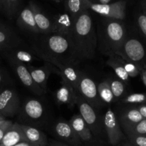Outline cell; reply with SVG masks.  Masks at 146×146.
Returning <instances> with one entry per match:
<instances>
[{
    "label": "cell",
    "instance_id": "ba28073f",
    "mask_svg": "<svg viewBox=\"0 0 146 146\" xmlns=\"http://www.w3.org/2000/svg\"><path fill=\"white\" fill-rule=\"evenodd\" d=\"M86 9L87 10H92L107 19L122 21L125 18L126 1L122 0L113 4H101L92 3L87 0Z\"/></svg>",
    "mask_w": 146,
    "mask_h": 146
},
{
    "label": "cell",
    "instance_id": "d590c367",
    "mask_svg": "<svg viewBox=\"0 0 146 146\" xmlns=\"http://www.w3.org/2000/svg\"><path fill=\"white\" fill-rule=\"evenodd\" d=\"M47 146H71L68 144L65 143L60 142V141H55V140H51L49 142H48V145Z\"/></svg>",
    "mask_w": 146,
    "mask_h": 146
},
{
    "label": "cell",
    "instance_id": "681fc988",
    "mask_svg": "<svg viewBox=\"0 0 146 146\" xmlns=\"http://www.w3.org/2000/svg\"><path fill=\"white\" fill-rule=\"evenodd\" d=\"M0 116H2V115H0Z\"/></svg>",
    "mask_w": 146,
    "mask_h": 146
},
{
    "label": "cell",
    "instance_id": "ac0fdd59",
    "mask_svg": "<svg viewBox=\"0 0 146 146\" xmlns=\"http://www.w3.org/2000/svg\"><path fill=\"white\" fill-rule=\"evenodd\" d=\"M117 118L121 129L124 133L144 119L137 108H129L123 110Z\"/></svg>",
    "mask_w": 146,
    "mask_h": 146
},
{
    "label": "cell",
    "instance_id": "cb8c5ba5",
    "mask_svg": "<svg viewBox=\"0 0 146 146\" xmlns=\"http://www.w3.org/2000/svg\"><path fill=\"white\" fill-rule=\"evenodd\" d=\"M23 41L11 28L6 26H0V50L23 44Z\"/></svg>",
    "mask_w": 146,
    "mask_h": 146
},
{
    "label": "cell",
    "instance_id": "ee69618b",
    "mask_svg": "<svg viewBox=\"0 0 146 146\" xmlns=\"http://www.w3.org/2000/svg\"><path fill=\"white\" fill-rule=\"evenodd\" d=\"M143 14L146 15V7H143Z\"/></svg>",
    "mask_w": 146,
    "mask_h": 146
},
{
    "label": "cell",
    "instance_id": "5bb4252c",
    "mask_svg": "<svg viewBox=\"0 0 146 146\" xmlns=\"http://www.w3.org/2000/svg\"><path fill=\"white\" fill-rule=\"evenodd\" d=\"M13 70L14 73L18 77L20 82L24 86L27 88H28L30 91L34 93L37 96L44 95L46 94L35 82L31 77L27 65L23 64H18V63H11Z\"/></svg>",
    "mask_w": 146,
    "mask_h": 146
},
{
    "label": "cell",
    "instance_id": "d6986e66",
    "mask_svg": "<svg viewBox=\"0 0 146 146\" xmlns=\"http://www.w3.org/2000/svg\"><path fill=\"white\" fill-rule=\"evenodd\" d=\"M17 24L23 31L30 32L35 35L40 34L34 20L33 11L29 6L24 8L20 12L17 19Z\"/></svg>",
    "mask_w": 146,
    "mask_h": 146
},
{
    "label": "cell",
    "instance_id": "30bf717a",
    "mask_svg": "<svg viewBox=\"0 0 146 146\" xmlns=\"http://www.w3.org/2000/svg\"><path fill=\"white\" fill-rule=\"evenodd\" d=\"M4 54L8 58L9 63H18L25 65L31 64L40 59L34 53L31 48H29L24 43L9 47L3 50Z\"/></svg>",
    "mask_w": 146,
    "mask_h": 146
},
{
    "label": "cell",
    "instance_id": "4dcf8cb0",
    "mask_svg": "<svg viewBox=\"0 0 146 146\" xmlns=\"http://www.w3.org/2000/svg\"><path fill=\"white\" fill-rule=\"evenodd\" d=\"M125 135H135L146 136V119H143L138 123L134 125L125 132Z\"/></svg>",
    "mask_w": 146,
    "mask_h": 146
},
{
    "label": "cell",
    "instance_id": "4316f807",
    "mask_svg": "<svg viewBox=\"0 0 146 146\" xmlns=\"http://www.w3.org/2000/svg\"><path fill=\"white\" fill-rule=\"evenodd\" d=\"M97 88L98 96L104 105H110L115 102L108 78L103 80L101 82L97 84Z\"/></svg>",
    "mask_w": 146,
    "mask_h": 146
},
{
    "label": "cell",
    "instance_id": "e575fe53",
    "mask_svg": "<svg viewBox=\"0 0 146 146\" xmlns=\"http://www.w3.org/2000/svg\"><path fill=\"white\" fill-rule=\"evenodd\" d=\"M12 125L13 123L11 121H6V120L0 125V142L2 140L3 137L4 136L6 133L7 132V131L11 128Z\"/></svg>",
    "mask_w": 146,
    "mask_h": 146
},
{
    "label": "cell",
    "instance_id": "277c9868",
    "mask_svg": "<svg viewBox=\"0 0 146 146\" xmlns=\"http://www.w3.org/2000/svg\"><path fill=\"white\" fill-rule=\"evenodd\" d=\"M76 106L78 107L79 114L86 123L93 135H101L104 131V119L100 117L96 108L91 106L78 94Z\"/></svg>",
    "mask_w": 146,
    "mask_h": 146
},
{
    "label": "cell",
    "instance_id": "9a60e30c",
    "mask_svg": "<svg viewBox=\"0 0 146 146\" xmlns=\"http://www.w3.org/2000/svg\"><path fill=\"white\" fill-rule=\"evenodd\" d=\"M54 66L58 69V76H61L62 79L61 81L68 84L76 91V93L78 92V83L81 71L76 68V66L70 64L58 63L55 64Z\"/></svg>",
    "mask_w": 146,
    "mask_h": 146
},
{
    "label": "cell",
    "instance_id": "d6a6232c",
    "mask_svg": "<svg viewBox=\"0 0 146 146\" xmlns=\"http://www.w3.org/2000/svg\"><path fill=\"white\" fill-rule=\"evenodd\" d=\"M128 141L134 146H146V136L127 135Z\"/></svg>",
    "mask_w": 146,
    "mask_h": 146
},
{
    "label": "cell",
    "instance_id": "44dd1931",
    "mask_svg": "<svg viewBox=\"0 0 146 146\" xmlns=\"http://www.w3.org/2000/svg\"><path fill=\"white\" fill-rule=\"evenodd\" d=\"M27 142L34 146H47L48 139L44 133L35 127L20 123Z\"/></svg>",
    "mask_w": 146,
    "mask_h": 146
},
{
    "label": "cell",
    "instance_id": "6da1fadb",
    "mask_svg": "<svg viewBox=\"0 0 146 146\" xmlns=\"http://www.w3.org/2000/svg\"><path fill=\"white\" fill-rule=\"evenodd\" d=\"M68 41L73 58L78 64L95 57L97 34L88 10L83 11L74 20Z\"/></svg>",
    "mask_w": 146,
    "mask_h": 146
},
{
    "label": "cell",
    "instance_id": "83f0119b",
    "mask_svg": "<svg viewBox=\"0 0 146 146\" xmlns=\"http://www.w3.org/2000/svg\"><path fill=\"white\" fill-rule=\"evenodd\" d=\"M87 0H65V7L67 14L75 20L76 18L83 11L87 10Z\"/></svg>",
    "mask_w": 146,
    "mask_h": 146
},
{
    "label": "cell",
    "instance_id": "7402d4cb",
    "mask_svg": "<svg viewBox=\"0 0 146 146\" xmlns=\"http://www.w3.org/2000/svg\"><path fill=\"white\" fill-rule=\"evenodd\" d=\"M30 8L34 14V20L38 29L40 34H47L52 33V21L47 17L38 7L34 3H30Z\"/></svg>",
    "mask_w": 146,
    "mask_h": 146
},
{
    "label": "cell",
    "instance_id": "e0dca14e",
    "mask_svg": "<svg viewBox=\"0 0 146 146\" xmlns=\"http://www.w3.org/2000/svg\"><path fill=\"white\" fill-rule=\"evenodd\" d=\"M52 21V33L69 38L72 31L74 20L68 14H60L56 16Z\"/></svg>",
    "mask_w": 146,
    "mask_h": 146
},
{
    "label": "cell",
    "instance_id": "8992f818",
    "mask_svg": "<svg viewBox=\"0 0 146 146\" xmlns=\"http://www.w3.org/2000/svg\"><path fill=\"white\" fill-rule=\"evenodd\" d=\"M78 94L96 109L104 106L98 94L97 84L94 79L81 71L78 87Z\"/></svg>",
    "mask_w": 146,
    "mask_h": 146
},
{
    "label": "cell",
    "instance_id": "7a4b0ae2",
    "mask_svg": "<svg viewBox=\"0 0 146 146\" xmlns=\"http://www.w3.org/2000/svg\"><path fill=\"white\" fill-rule=\"evenodd\" d=\"M37 36L31 48L40 59L54 66L58 63L78 65L73 58L66 37L54 33Z\"/></svg>",
    "mask_w": 146,
    "mask_h": 146
},
{
    "label": "cell",
    "instance_id": "c3c4849f",
    "mask_svg": "<svg viewBox=\"0 0 146 146\" xmlns=\"http://www.w3.org/2000/svg\"><path fill=\"white\" fill-rule=\"evenodd\" d=\"M90 146H96V145H90Z\"/></svg>",
    "mask_w": 146,
    "mask_h": 146
},
{
    "label": "cell",
    "instance_id": "bcb514c9",
    "mask_svg": "<svg viewBox=\"0 0 146 146\" xmlns=\"http://www.w3.org/2000/svg\"><path fill=\"white\" fill-rule=\"evenodd\" d=\"M1 91H1V88H0V93H1Z\"/></svg>",
    "mask_w": 146,
    "mask_h": 146
},
{
    "label": "cell",
    "instance_id": "d4e9b609",
    "mask_svg": "<svg viewBox=\"0 0 146 146\" xmlns=\"http://www.w3.org/2000/svg\"><path fill=\"white\" fill-rule=\"evenodd\" d=\"M106 64L113 70L115 76L123 81L125 84H128L130 76L127 74L123 66L122 57L116 54H111V55L108 56V58L106 61Z\"/></svg>",
    "mask_w": 146,
    "mask_h": 146
},
{
    "label": "cell",
    "instance_id": "3957f363",
    "mask_svg": "<svg viewBox=\"0 0 146 146\" xmlns=\"http://www.w3.org/2000/svg\"><path fill=\"white\" fill-rule=\"evenodd\" d=\"M96 34L97 47L108 56L119 50L126 38L127 31L122 21L106 18L101 23Z\"/></svg>",
    "mask_w": 146,
    "mask_h": 146
},
{
    "label": "cell",
    "instance_id": "b9f144b4",
    "mask_svg": "<svg viewBox=\"0 0 146 146\" xmlns=\"http://www.w3.org/2000/svg\"><path fill=\"white\" fill-rule=\"evenodd\" d=\"M3 9V4H2V0H0V11Z\"/></svg>",
    "mask_w": 146,
    "mask_h": 146
},
{
    "label": "cell",
    "instance_id": "f546056e",
    "mask_svg": "<svg viewBox=\"0 0 146 146\" xmlns=\"http://www.w3.org/2000/svg\"><path fill=\"white\" fill-rule=\"evenodd\" d=\"M19 0H2L3 10L9 18H12L17 12Z\"/></svg>",
    "mask_w": 146,
    "mask_h": 146
},
{
    "label": "cell",
    "instance_id": "8fae6325",
    "mask_svg": "<svg viewBox=\"0 0 146 146\" xmlns=\"http://www.w3.org/2000/svg\"><path fill=\"white\" fill-rule=\"evenodd\" d=\"M21 101L17 91L14 88H7L0 93V115L14 116L19 113Z\"/></svg>",
    "mask_w": 146,
    "mask_h": 146
},
{
    "label": "cell",
    "instance_id": "836d02e7",
    "mask_svg": "<svg viewBox=\"0 0 146 146\" xmlns=\"http://www.w3.org/2000/svg\"><path fill=\"white\" fill-rule=\"evenodd\" d=\"M138 25L141 34L146 40V15L144 14H140L138 17Z\"/></svg>",
    "mask_w": 146,
    "mask_h": 146
},
{
    "label": "cell",
    "instance_id": "7dc6e473",
    "mask_svg": "<svg viewBox=\"0 0 146 146\" xmlns=\"http://www.w3.org/2000/svg\"><path fill=\"white\" fill-rule=\"evenodd\" d=\"M56 1H59V0H56Z\"/></svg>",
    "mask_w": 146,
    "mask_h": 146
},
{
    "label": "cell",
    "instance_id": "f35d334b",
    "mask_svg": "<svg viewBox=\"0 0 146 146\" xmlns=\"http://www.w3.org/2000/svg\"><path fill=\"white\" fill-rule=\"evenodd\" d=\"M14 146H34V145H31V143H29L27 142V141H22V142L19 143H17V145Z\"/></svg>",
    "mask_w": 146,
    "mask_h": 146
},
{
    "label": "cell",
    "instance_id": "7c38bea8",
    "mask_svg": "<svg viewBox=\"0 0 146 146\" xmlns=\"http://www.w3.org/2000/svg\"><path fill=\"white\" fill-rule=\"evenodd\" d=\"M53 132L56 138L71 146H79L82 141L77 135L68 121L59 119L56 121L52 127Z\"/></svg>",
    "mask_w": 146,
    "mask_h": 146
},
{
    "label": "cell",
    "instance_id": "8d00e7d4",
    "mask_svg": "<svg viewBox=\"0 0 146 146\" xmlns=\"http://www.w3.org/2000/svg\"><path fill=\"white\" fill-rule=\"evenodd\" d=\"M137 109L139 111L140 113L143 116V118L146 119V104H141V105L138 106L136 107Z\"/></svg>",
    "mask_w": 146,
    "mask_h": 146
},
{
    "label": "cell",
    "instance_id": "2e32d148",
    "mask_svg": "<svg viewBox=\"0 0 146 146\" xmlns=\"http://www.w3.org/2000/svg\"><path fill=\"white\" fill-rule=\"evenodd\" d=\"M78 94L70 85L61 81V86L55 91L54 98L57 105H66L70 108L76 106Z\"/></svg>",
    "mask_w": 146,
    "mask_h": 146
},
{
    "label": "cell",
    "instance_id": "f1b7e54d",
    "mask_svg": "<svg viewBox=\"0 0 146 146\" xmlns=\"http://www.w3.org/2000/svg\"><path fill=\"white\" fill-rule=\"evenodd\" d=\"M123 104H145L146 94L135 93L125 96L121 100Z\"/></svg>",
    "mask_w": 146,
    "mask_h": 146
},
{
    "label": "cell",
    "instance_id": "ffe728a7",
    "mask_svg": "<svg viewBox=\"0 0 146 146\" xmlns=\"http://www.w3.org/2000/svg\"><path fill=\"white\" fill-rule=\"evenodd\" d=\"M68 122L82 142H91L93 141L94 135L79 113L73 115Z\"/></svg>",
    "mask_w": 146,
    "mask_h": 146
},
{
    "label": "cell",
    "instance_id": "1f68e13d",
    "mask_svg": "<svg viewBox=\"0 0 146 146\" xmlns=\"http://www.w3.org/2000/svg\"><path fill=\"white\" fill-rule=\"evenodd\" d=\"M123 64L124 68H125V70L126 71L128 76L130 77H133V78L136 77L138 74H140L141 70L142 69V68L137 64L125 61L123 58Z\"/></svg>",
    "mask_w": 146,
    "mask_h": 146
},
{
    "label": "cell",
    "instance_id": "f6af8a7d",
    "mask_svg": "<svg viewBox=\"0 0 146 146\" xmlns=\"http://www.w3.org/2000/svg\"><path fill=\"white\" fill-rule=\"evenodd\" d=\"M4 121H5V120H0V125H1V124Z\"/></svg>",
    "mask_w": 146,
    "mask_h": 146
},
{
    "label": "cell",
    "instance_id": "52a82bcc",
    "mask_svg": "<svg viewBox=\"0 0 146 146\" xmlns=\"http://www.w3.org/2000/svg\"><path fill=\"white\" fill-rule=\"evenodd\" d=\"M19 113L25 122L36 123L41 121L46 115V108L44 103L39 99L29 98L22 104Z\"/></svg>",
    "mask_w": 146,
    "mask_h": 146
},
{
    "label": "cell",
    "instance_id": "603a6c76",
    "mask_svg": "<svg viewBox=\"0 0 146 146\" xmlns=\"http://www.w3.org/2000/svg\"><path fill=\"white\" fill-rule=\"evenodd\" d=\"M22 141H27V139L21 130L20 123H13L6 133L0 142V146H14Z\"/></svg>",
    "mask_w": 146,
    "mask_h": 146
},
{
    "label": "cell",
    "instance_id": "60d3db41",
    "mask_svg": "<svg viewBox=\"0 0 146 146\" xmlns=\"http://www.w3.org/2000/svg\"><path fill=\"white\" fill-rule=\"evenodd\" d=\"M4 80H5V75L4 73L0 72V84H1Z\"/></svg>",
    "mask_w": 146,
    "mask_h": 146
},
{
    "label": "cell",
    "instance_id": "5b68a950",
    "mask_svg": "<svg viewBox=\"0 0 146 146\" xmlns=\"http://www.w3.org/2000/svg\"><path fill=\"white\" fill-rule=\"evenodd\" d=\"M124 60L137 64L143 67V61L145 58V48L141 41L135 38H128L125 39L121 48L115 53Z\"/></svg>",
    "mask_w": 146,
    "mask_h": 146
},
{
    "label": "cell",
    "instance_id": "9c48e42d",
    "mask_svg": "<svg viewBox=\"0 0 146 146\" xmlns=\"http://www.w3.org/2000/svg\"><path fill=\"white\" fill-rule=\"evenodd\" d=\"M104 128L108 142L112 145H117L125 138L116 114L111 108H108L104 115Z\"/></svg>",
    "mask_w": 146,
    "mask_h": 146
},
{
    "label": "cell",
    "instance_id": "74e56055",
    "mask_svg": "<svg viewBox=\"0 0 146 146\" xmlns=\"http://www.w3.org/2000/svg\"><path fill=\"white\" fill-rule=\"evenodd\" d=\"M141 76V78H142V81L143 82L144 85L146 86V68H143L141 70V73H140Z\"/></svg>",
    "mask_w": 146,
    "mask_h": 146
},
{
    "label": "cell",
    "instance_id": "7bdbcfd3",
    "mask_svg": "<svg viewBox=\"0 0 146 146\" xmlns=\"http://www.w3.org/2000/svg\"><path fill=\"white\" fill-rule=\"evenodd\" d=\"M123 146H134V145H132V144H131V143H126L124 144Z\"/></svg>",
    "mask_w": 146,
    "mask_h": 146
},
{
    "label": "cell",
    "instance_id": "4fadbf2b",
    "mask_svg": "<svg viewBox=\"0 0 146 146\" xmlns=\"http://www.w3.org/2000/svg\"><path fill=\"white\" fill-rule=\"evenodd\" d=\"M27 67L34 82L45 93L47 92V82L51 74L56 73L58 75V68L48 62L39 67L33 66L31 64L27 65Z\"/></svg>",
    "mask_w": 146,
    "mask_h": 146
},
{
    "label": "cell",
    "instance_id": "ab89813d",
    "mask_svg": "<svg viewBox=\"0 0 146 146\" xmlns=\"http://www.w3.org/2000/svg\"><path fill=\"white\" fill-rule=\"evenodd\" d=\"M111 0H98V4H109Z\"/></svg>",
    "mask_w": 146,
    "mask_h": 146
},
{
    "label": "cell",
    "instance_id": "484cf974",
    "mask_svg": "<svg viewBox=\"0 0 146 146\" xmlns=\"http://www.w3.org/2000/svg\"><path fill=\"white\" fill-rule=\"evenodd\" d=\"M107 78L109 81L110 87H111V91H112L113 95L115 102L121 101L125 96L126 84L115 76H112Z\"/></svg>",
    "mask_w": 146,
    "mask_h": 146
}]
</instances>
